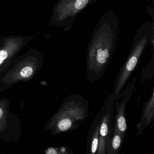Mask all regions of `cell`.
Segmentation results:
<instances>
[{
  "mask_svg": "<svg viewBox=\"0 0 154 154\" xmlns=\"http://www.w3.org/2000/svg\"><path fill=\"white\" fill-rule=\"evenodd\" d=\"M118 19L114 12L104 14L98 23L88 46L86 73L93 83L106 72L115 51L118 34Z\"/></svg>",
  "mask_w": 154,
  "mask_h": 154,
  "instance_id": "6da1fadb",
  "label": "cell"
},
{
  "mask_svg": "<svg viewBox=\"0 0 154 154\" xmlns=\"http://www.w3.org/2000/svg\"><path fill=\"white\" fill-rule=\"evenodd\" d=\"M153 33L154 26L150 22H145L137 32L128 57L119 70L116 77L112 92L115 100L122 92L137 65L145 48L151 38L154 37Z\"/></svg>",
  "mask_w": 154,
  "mask_h": 154,
  "instance_id": "7a4b0ae2",
  "label": "cell"
},
{
  "mask_svg": "<svg viewBox=\"0 0 154 154\" xmlns=\"http://www.w3.org/2000/svg\"><path fill=\"white\" fill-rule=\"evenodd\" d=\"M89 102L81 94L68 96L62 107L57 125L58 130L66 132L77 129L89 116Z\"/></svg>",
  "mask_w": 154,
  "mask_h": 154,
  "instance_id": "3957f363",
  "label": "cell"
},
{
  "mask_svg": "<svg viewBox=\"0 0 154 154\" xmlns=\"http://www.w3.org/2000/svg\"><path fill=\"white\" fill-rule=\"evenodd\" d=\"M96 0H59L53 11L50 25L67 27L89 3Z\"/></svg>",
  "mask_w": 154,
  "mask_h": 154,
  "instance_id": "277c9868",
  "label": "cell"
},
{
  "mask_svg": "<svg viewBox=\"0 0 154 154\" xmlns=\"http://www.w3.org/2000/svg\"><path fill=\"white\" fill-rule=\"evenodd\" d=\"M114 101L115 98L113 93H112L109 95L103 104L104 108L101 120L99 145L96 154H107V145L113 128Z\"/></svg>",
  "mask_w": 154,
  "mask_h": 154,
  "instance_id": "5b68a950",
  "label": "cell"
},
{
  "mask_svg": "<svg viewBox=\"0 0 154 154\" xmlns=\"http://www.w3.org/2000/svg\"><path fill=\"white\" fill-rule=\"evenodd\" d=\"M136 80L135 78L126 86L125 90L121 93L122 99L121 102L119 99L115 100L113 103L114 112L113 128L116 129L120 133L126 136L127 131V124L126 119V108L127 103L132 94L135 88Z\"/></svg>",
  "mask_w": 154,
  "mask_h": 154,
  "instance_id": "8992f818",
  "label": "cell"
},
{
  "mask_svg": "<svg viewBox=\"0 0 154 154\" xmlns=\"http://www.w3.org/2000/svg\"><path fill=\"white\" fill-rule=\"evenodd\" d=\"M104 108L103 105L93 121L90 127L87 138V146L85 151L86 154H96L97 152L99 145L100 126Z\"/></svg>",
  "mask_w": 154,
  "mask_h": 154,
  "instance_id": "52a82bcc",
  "label": "cell"
},
{
  "mask_svg": "<svg viewBox=\"0 0 154 154\" xmlns=\"http://www.w3.org/2000/svg\"><path fill=\"white\" fill-rule=\"evenodd\" d=\"M154 116V90H152V95L145 103L143 107L142 116L140 122L137 124V133L140 135L145 128L148 127L153 121Z\"/></svg>",
  "mask_w": 154,
  "mask_h": 154,
  "instance_id": "ba28073f",
  "label": "cell"
},
{
  "mask_svg": "<svg viewBox=\"0 0 154 154\" xmlns=\"http://www.w3.org/2000/svg\"><path fill=\"white\" fill-rule=\"evenodd\" d=\"M112 135L108 142L107 154H119L122 149L125 136L120 133L116 129L112 128Z\"/></svg>",
  "mask_w": 154,
  "mask_h": 154,
  "instance_id": "9c48e42d",
  "label": "cell"
},
{
  "mask_svg": "<svg viewBox=\"0 0 154 154\" xmlns=\"http://www.w3.org/2000/svg\"><path fill=\"white\" fill-rule=\"evenodd\" d=\"M33 69L30 66H26L24 67L20 72V75L24 78L29 77L33 73Z\"/></svg>",
  "mask_w": 154,
  "mask_h": 154,
  "instance_id": "30bf717a",
  "label": "cell"
},
{
  "mask_svg": "<svg viewBox=\"0 0 154 154\" xmlns=\"http://www.w3.org/2000/svg\"><path fill=\"white\" fill-rule=\"evenodd\" d=\"M2 114H3V111H2V109L0 108V119L2 116Z\"/></svg>",
  "mask_w": 154,
  "mask_h": 154,
  "instance_id": "8fae6325",
  "label": "cell"
}]
</instances>
